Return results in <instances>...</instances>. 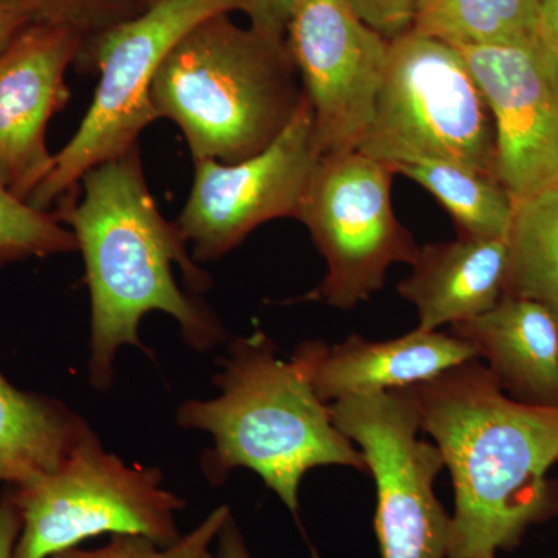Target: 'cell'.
I'll use <instances>...</instances> for the list:
<instances>
[{
    "mask_svg": "<svg viewBox=\"0 0 558 558\" xmlns=\"http://www.w3.org/2000/svg\"><path fill=\"white\" fill-rule=\"evenodd\" d=\"M454 488L449 558H497L558 510V409L509 398L480 359L411 387Z\"/></svg>",
    "mask_w": 558,
    "mask_h": 558,
    "instance_id": "6da1fadb",
    "label": "cell"
},
{
    "mask_svg": "<svg viewBox=\"0 0 558 558\" xmlns=\"http://www.w3.org/2000/svg\"><path fill=\"white\" fill-rule=\"evenodd\" d=\"M54 211L75 234L86 266L95 388L112 384L120 348L143 349L138 326L149 312L174 317L183 339L197 351L223 339L226 330L218 317L175 282L172 264H178L194 292L207 290L211 279L186 252L189 244L178 223L165 219L157 208L138 145L87 171L80 190L58 202Z\"/></svg>",
    "mask_w": 558,
    "mask_h": 558,
    "instance_id": "7a4b0ae2",
    "label": "cell"
},
{
    "mask_svg": "<svg viewBox=\"0 0 558 558\" xmlns=\"http://www.w3.org/2000/svg\"><path fill=\"white\" fill-rule=\"evenodd\" d=\"M318 348L319 341H306L284 360L263 330L238 337L215 377L218 398L189 400L178 411L182 427L215 440L202 458L213 484L223 483L231 470H252L296 520L310 470L341 465L368 473L362 451L337 427L314 387Z\"/></svg>",
    "mask_w": 558,
    "mask_h": 558,
    "instance_id": "3957f363",
    "label": "cell"
},
{
    "mask_svg": "<svg viewBox=\"0 0 558 558\" xmlns=\"http://www.w3.org/2000/svg\"><path fill=\"white\" fill-rule=\"evenodd\" d=\"M304 100L288 43L215 14L191 28L150 87L157 120L178 124L196 160L238 163L270 146Z\"/></svg>",
    "mask_w": 558,
    "mask_h": 558,
    "instance_id": "277c9868",
    "label": "cell"
},
{
    "mask_svg": "<svg viewBox=\"0 0 558 558\" xmlns=\"http://www.w3.org/2000/svg\"><path fill=\"white\" fill-rule=\"evenodd\" d=\"M245 11V0H149L131 20L84 40L80 69L100 73L89 112L28 204L49 211L76 193L92 168L138 145L157 120L150 87L161 62L183 36L209 16Z\"/></svg>",
    "mask_w": 558,
    "mask_h": 558,
    "instance_id": "5b68a950",
    "label": "cell"
},
{
    "mask_svg": "<svg viewBox=\"0 0 558 558\" xmlns=\"http://www.w3.org/2000/svg\"><path fill=\"white\" fill-rule=\"evenodd\" d=\"M359 153L392 168L449 161L495 172V126L464 54L413 31L389 40L369 130Z\"/></svg>",
    "mask_w": 558,
    "mask_h": 558,
    "instance_id": "8992f818",
    "label": "cell"
},
{
    "mask_svg": "<svg viewBox=\"0 0 558 558\" xmlns=\"http://www.w3.org/2000/svg\"><path fill=\"white\" fill-rule=\"evenodd\" d=\"M21 534L14 558H50L100 535H142L171 545L186 502L159 469L128 465L89 427L49 475L14 487Z\"/></svg>",
    "mask_w": 558,
    "mask_h": 558,
    "instance_id": "52a82bcc",
    "label": "cell"
},
{
    "mask_svg": "<svg viewBox=\"0 0 558 558\" xmlns=\"http://www.w3.org/2000/svg\"><path fill=\"white\" fill-rule=\"evenodd\" d=\"M391 165L359 153L319 157L299 219L328 263L307 300L351 311L379 292L389 267L413 264L418 245L391 204Z\"/></svg>",
    "mask_w": 558,
    "mask_h": 558,
    "instance_id": "ba28073f",
    "label": "cell"
},
{
    "mask_svg": "<svg viewBox=\"0 0 558 558\" xmlns=\"http://www.w3.org/2000/svg\"><path fill=\"white\" fill-rule=\"evenodd\" d=\"M330 413L360 446L376 483L374 529L381 558H449L451 515L435 494L446 464L436 444L418 439L411 388L340 400Z\"/></svg>",
    "mask_w": 558,
    "mask_h": 558,
    "instance_id": "9c48e42d",
    "label": "cell"
},
{
    "mask_svg": "<svg viewBox=\"0 0 558 558\" xmlns=\"http://www.w3.org/2000/svg\"><path fill=\"white\" fill-rule=\"evenodd\" d=\"M314 113L306 97L278 138L238 163L196 160L193 189L178 223L193 259L218 260L253 230L279 218H299L319 157Z\"/></svg>",
    "mask_w": 558,
    "mask_h": 558,
    "instance_id": "30bf717a",
    "label": "cell"
},
{
    "mask_svg": "<svg viewBox=\"0 0 558 558\" xmlns=\"http://www.w3.org/2000/svg\"><path fill=\"white\" fill-rule=\"evenodd\" d=\"M323 156L357 150L369 130L389 39L348 0H300L286 33Z\"/></svg>",
    "mask_w": 558,
    "mask_h": 558,
    "instance_id": "8fae6325",
    "label": "cell"
},
{
    "mask_svg": "<svg viewBox=\"0 0 558 558\" xmlns=\"http://www.w3.org/2000/svg\"><path fill=\"white\" fill-rule=\"evenodd\" d=\"M495 126V172L513 202L558 185V64L542 40L461 47Z\"/></svg>",
    "mask_w": 558,
    "mask_h": 558,
    "instance_id": "7c38bea8",
    "label": "cell"
},
{
    "mask_svg": "<svg viewBox=\"0 0 558 558\" xmlns=\"http://www.w3.org/2000/svg\"><path fill=\"white\" fill-rule=\"evenodd\" d=\"M83 43L70 28L32 22L0 53V175L21 199L53 170L47 126L70 100L65 73Z\"/></svg>",
    "mask_w": 558,
    "mask_h": 558,
    "instance_id": "4fadbf2b",
    "label": "cell"
},
{
    "mask_svg": "<svg viewBox=\"0 0 558 558\" xmlns=\"http://www.w3.org/2000/svg\"><path fill=\"white\" fill-rule=\"evenodd\" d=\"M473 359L475 349L451 332L416 328L385 341L354 333L333 347L319 341L312 376L323 402H340L416 387Z\"/></svg>",
    "mask_w": 558,
    "mask_h": 558,
    "instance_id": "5bb4252c",
    "label": "cell"
},
{
    "mask_svg": "<svg viewBox=\"0 0 558 558\" xmlns=\"http://www.w3.org/2000/svg\"><path fill=\"white\" fill-rule=\"evenodd\" d=\"M498 387L527 405L558 409V322L545 306L505 295L478 317L451 326Z\"/></svg>",
    "mask_w": 558,
    "mask_h": 558,
    "instance_id": "9a60e30c",
    "label": "cell"
},
{
    "mask_svg": "<svg viewBox=\"0 0 558 558\" xmlns=\"http://www.w3.org/2000/svg\"><path fill=\"white\" fill-rule=\"evenodd\" d=\"M411 275L398 286L417 310V329L438 330L490 311L506 295L508 240H458L418 247Z\"/></svg>",
    "mask_w": 558,
    "mask_h": 558,
    "instance_id": "2e32d148",
    "label": "cell"
},
{
    "mask_svg": "<svg viewBox=\"0 0 558 558\" xmlns=\"http://www.w3.org/2000/svg\"><path fill=\"white\" fill-rule=\"evenodd\" d=\"M86 427L61 403L13 387L0 371V483L22 487L49 475Z\"/></svg>",
    "mask_w": 558,
    "mask_h": 558,
    "instance_id": "e0dca14e",
    "label": "cell"
},
{
    "mask_svg": "<svg viewBox=\"0 0 558 558\" xmlns=\"http://www.w3.org/2000/svg\"><path fill=\"white\" fill-rule=\"evenodd\" d=\"M395 171L414 180L447 209L458 236L508 240L515 202L497 175L433 160L399 165Z\"/></svg>",
    "mask_w": 558,
    "mask_h": 558,
    "instance_id": "ac0fdd59",
    "label": "cell"
},
{
    "mask_svg": "<svg viewBox=\"0 0 558 558\" xmlns=\"http://www.w3.org/2000/svg\"><path fill=\"white\" fill-rule=\"evenodd\" d=\"M538 14L539 0H417L411 31L457 49L532 43Z\"/></svg>",
    "mask_w": 558,
    "mask_h": 558,
    "instance_id": "d6986e66",
    "label": "cell"
},
{
    "mask_svg": "<svg viewBox=\"0 0 558 558\" xmlns=\"http://www.w3.org/2000/svg\"><path fill=\"white\" fill-rule=\"evenodd\" d=\"M506 295L537 301L558 322V185L515 202Z\"/></svg>",
    "mask_w": 558,
    "mask_h": 558,
    "instance_id": "ffe728a7",
    "label": "cell"
},
{
    "mask_svg": "<svg viewBox=\"0 0 558 558\" xmlns=\"http://www.w3.org/2000/svg\"><path fill=\"white\" fill-rule=\"evenodd\" d=\"M73 250H78L75 234L57 211L33 207L17 197L0 175V267Z\"/></svg>",
    "mask_w": 558,
    "mask_h": 558,
    "instance_id": "44dd1931",
    "label": "cell"
},
{
    "mask_svg": "<svg viewBox=\"0 0 558 558\" xmlns=\"http://www.w3.org/2000/svg\"><path fill=\"white\" fill-rule=\"evenodd\" d=\"M233 515L229 506H220L199 526L171 545H160L142 535H112L106 545L95 549L73 548L50 558H219L213 545L220 529Z\"/></svg>",
    "mask_w": 558,
    "mask_h": 558,
    "instance_id": "7402d4cb",
    "label": "cell"
},
{
    "mask_svg": "<svg viewBox=\"0 0 558 558\" xmlns=\"http://www.w3.org/2000/svg\"><path fill=\"white\" fill-rule=\"evenodd\" d=\"M31 14L33 22L61 25L89 39L143 10L140 0H0Z\"/></svg>",
    "mask_w": 558,
    "mask_h": 558,
    "instance_id": "603a6c76",
    "label": "cell"
},
{
    "mask_svg": "<svg viewBox=\"0 0 558 558\" xmlns=\"http://www.w3.org/2000/svg\"><path fill=\"white\" fill-rule=\"evenodd\" d=\"M360 20L391 40L413 28L417 0H348Z\"/></svg>",
    "mask_w": 558,
    "mask_h": 558,
    "instance_id": "cb8c5ba5",
    "label": "cell"
},
{
    "mask_svg": "<svg viewBox=\"0 0 558 558\" xmlns=\"http://www.w3.org/2000/svg\"><path fill=\"white\" fill-rule=\"evenodd\" d=\"M299 3L300 0H245L244 14L250 20V27L286 39L289 22Z\"/></svg>",
    "mask_w": 558,
    "mask_h": 558,
    "instance_id": "d4e9b609",
    "label": "cell"
},
{
    "mask_svg": "<svg viewBox=\"0 0 558 558\" xmlns=\"http://www.w3.org/2000/svg\"><path fill=\"white\" fill-rule=\"evenodd\" d=\"M21 534V515L13 490L0 497V558H14L17 538Z\"/></svg>",
    "mask_w": 558,
    "mask_h": 558,
    "instance_id": "484cf974",
    "label": "cell"
},
{
    "mask_svg": "<svg viewBox=\"0 0 558 558\" xmlns=\"http://www.w3.org/2000/svg\"><path fill=\"white\" fill-rule=\"evenodd\" d=\"M538 38L558 64V0H539Z\"/></svg>",
    "mask_w": 558,
    "mask_h": 558,
    "instance_id": "4316f807",
    "label": "cell"
},
{
    "mask_svg": "<svg viewBox=\"0 0 558 558\" xmlns=\"http://www.w3.org/2000/svg\"><path fill=\"white\" fill-rule=\"evenodd\" d=\"M216 554L219 558H252L244 535L233 515L220 529L216 539Z\"/></svg>",
    "mask_w": 558,
    "mask_h": 558,
    "instance_id": "83f0119b",
    "label": "cell"
},
{
    "mask_svg": "<svg viewBox=\"0 0 558 558\" xmlns=\"http://www.w3.org/2000/svg\"><path fill=\"white\" fill-rule=\"evenodd\" d=\"M33 22L31 14L0 2V53Z\"/></svg>",
    "mask_w": 558,
    "mask_h": 558,
    "instance_id": "f1b7e54d",
    "label": "cell"
},
{
    "mask_svg": "<svg viewBox=\"0 0 558 558\" xmlns=\"http://www.w3.org/2000/svg\"><path fill=\"white\" fill-rule=\"evenodd\" d=\"M140 2H142V3H143V5H146V3H148V2H149V0H140Z\"/></svg>",
    "mask_w": 558,
    "mask_h": 558,
    "instance_id": "f546056e",
    "label": "cell"
}]
</instances>
